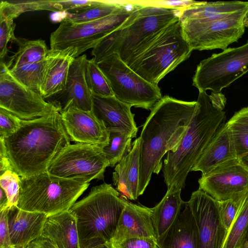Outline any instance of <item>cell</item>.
<instances>
[{"label":"cell","instance_id":"obj_1","mask_svg":"<svg viewBox=\"0 0 248 248\" xmlns=\"http://www.w3.org/2000/svg\"><path fill=\"white\" fill-rule=\"evenodd\" d=\"M197 101H185L165 95L155 105L140 135L139 195L143 194L153 173L163 168L162 158L174 152L197 109Z\"/></svg>","mask_w":248,"mask_h":248},{"label":"cell","instance_id":"obj_2","mask_svg":"<svg viewBox=\"0 0 248 248\" xmlns=\"http://www.w3.org/2000/svg\"><path fill=\"white\" fill-rule=\"evenodd\" d=\"M3 138L12 170L23 178L46 171L71 141L58 109L45 117L23 120L15 133Z\"/></svg>","mask_w":248,"mask_h":248},{"label":"cell","instance_id":"obj_3","mask_svg":"<svg viewBox=\"0 0 248 248\" xmlns=\"http://www.w3.org/2000/svg\"><path fill=\"white\" fill-rule=\"evenodd\" d=\"M198 106L178 146L167 153L163 172L168 189L182 190L186 178L217 130L225 122L224 107L199 91Z\"/></svg>","mask_w":248,"mask_h":248},{"label":"cell","instance_id":"obj_4","mask_svg":"<svg viewBox=\"0 0 248 248\" xmlns=\"http://www.w3.org/2000/svg\"><path fill=\"white\" fill-rule=\"evenodd\" d=\"M127 201L111 185L94 186L69 211L75 217L80 248L109 243Z\"/></svg>","mask_w":248,"mask_h":248},{"label":"cell","instance_id":"obj_5","mask_svg":"<svg viewBox=\"0 0 248 248\" xmlns=\"http://www.w3.org/2000/svg\"><path fill=\"white\" fill-rule=\"evenodd\" d=\"M192 51L179 16L145 40L125 63L143 79L158 85L167 74L188 59Z\"/></svg>","mask_w":248,"mask_h":248},{"label":"cell","instance_id":"obj_6","mask_svg":"<svg viewBox=\"0 0 248 248\" xmlns=\"http://www.w3.org/2000/svg\"><path fill=\"white\" fill-rule=\"evenodd\" d=\"M180 8L160 5L138 6L118 29L102 39L92 51L97 63L117 53L125 63L135 50L149 37L177 19Z\"/></svg>","mask_w":248,"mask_h":248},{"label":"cell","instance_id":"obj_7","mask_svg":"<svg viewBox=\"0 0 248 248\" xmlns=\"http://www.w3.org/2000/svg\"><path fill=\"white\" fill-rule=\"evenodd\" d=\"M20 179L17 206L47 215L69 210L89 186V183L58 177L47 171Z\"/></svg>","mask_w":248,"mask_h":248},{"label":"cell","instance_id":"obj_8","mask_svg":"<svg viewBox=\"0 0 248 248\" xmlns=\"http://www.w3.org/2000/svg\"><path fill=\"white\" fill-rule=\"evenodd\" d=\"M137 6L138 3H126L115 14L89 22L76 23L63 18L50 34V50H65L73 58L78 57L123 24Z\"/></svg>","mask_w":248,"mask_h":248},{"label":"cell","instance_id":"obj_9","mask_svg":"<svg viewBox=\"0 0 248 248\" xmlns=\"http://www.w3.org/2000/svg\"><path fill=\"white\" fill-rule=\"evenodd\" d=\"M114 96L131 107L151 110L162 98L158 85L143 79L124 63L117 53L97 63Z\"/></svg>","mask_w":248,"mask_h":248},{"label":"cell","instance_id":"obj_10","mask_svg":"<svg viewBox=\"0 0 248 248\" xmlns=\"http://www.w3.org/2000/svg\"><path fill=\"white\" fill-rule=\"evenodd\" d=\"M248 8L212 20L179 16L184 36L192 50L227 48L242 37Z\"/></svg>","mask_w":248,"mask_h":248},{"label":"cell","instance_id":"obj_11","mask_svg":"<svg viewBox=\"0 0 248 248\" xmlns=\"http://www.w3.org/2000/svg\"><path fill=\"white\" fill-rule=\"evenodd\" d=\"M248 72V41L243 45L214 53L197 65L192 85L199 92L219 93Z\"/></svg>","mask_w":248,"mask_h":248},{"label":"cell","instance_id":"obj_12","mask_svg":"<svg viewBox=\"0 0 248 248\" xmlns=\"http://www.w3.org/2000/svg\"><path fill=\"white\" fill-rule=\"evenodd\" d=\"M103 148L83 143L70 144L58 154L47 171L58 177L89 183L93 179L103 180L109 165Z\"/></svg>","mask_w":248,"mask_h":248},{"label":"cell","instance_id":"obj_13","mask_svg":"<svg viewBox=\"0 0 248 248\" xmlns=\"http://www.w3.org/2000/svg\"><path fill=\"white\" fill-rule=\"evenodd\" d=\"M0 67V108L25 121L45 117L58 110L40 93L18 82L5 63L1 61Z\"/></svg>","mask_w":248,"mask_h":248},{"label":"cell","instance_id":"obj_14","mask_svg":"<svg viewBox=\"0 0 248 248\" xmlns=\"http://www.w3.org/2000/svg\"><path fill=\"white\" fill-rule=\"evenodd\" d=\"M187 202L196 223L199 248H223L227 232L220 218L218 202L199 188Z\"/></svg>","mask_w":248,"mask_h":248},{"label":"cell","instance_id":"obj_15","mask_svg":"<svg viewBox=\"0 0 248 248\" xmlns=\"http://www.w3.org/2000/svg\"><path fill=\"white\" fill-rule=\"evenodd\" d=\"M199 188L217 201L233 199L248 190V170L236 158L199 179Z\"/></svg>","mask_w":248,"mask_h":248},{"label":"cell","instance_id":"obj_16","mask_svg":"<svg viewBox=\"0 0 248 248\" xmlns=\"http://www.w3.org/2000/svg\"><path fill=\"white\" fill-rule=\"evenodd\" d=\"M60 112L71 141L103 147L108 144V132L92 110L85 111L78 108L70 102Z\"/></svg>","mask_w":248,"mask_h":248},{"label":"cell","instance_id":"obj_17","mask_svg":"<svg viewBox=\"0 0 248 248\" xmlns=\"http://www.w3.org/2000/svg\"><path fill=\"white\" fill-rule=\"evenodd\" d=\"M87 56L83 54L75 58L70 65L65 89L46 100L56 107L59 112L69 102L80 109H92L91 94L85 77Z\"/></svg>","mask_w":248,"mask_h":248},{"label":"cell","instance_id":"obj_18","mask_svg":"<svg viewBox=\"0 0 248 248\" xmlns=\"http://www.w3.org/2000/svg\"><path fill=\"white\" fill-rule=\"evenodd\" d=\"M92 109L94 116L107 130L118 129L135 138L138 130L131 106L113 96H102L92 93Z\"/></svg>","mask_w":248,"mask_h":248},{"label":"cell","instance_id":"obj_19","mask_svg":"<svg viewBox=\"0 0 248 248\" xmlns=\"http://www.w3.org/2000/svg\"><path fill=\"white\" fill-rule=\"evenodd\" d=\"M134 237H151L156 239L153 220L152 208L127 201L121 214L111 242L113 246Z\"/></svg>","mask_w":248,"mask_h":248},{"label":"cell","instance_id":"obj_20","mask_svg":"<svg viewBox=\"0 0 248 248\" xmlns=\"http://www.w3.org/2000/svg\"><path fill=\"white\" fill-rule=\"evenodd\" d=\"M47 215L27 211L12 206L7 208V219L12 244L15 248H26L41 236Z\"/></svg>","mask_w":248,"mask_h":248},{"label":"cell","instance_id":"obj_21","mask_svg":"<svg viewBox=\"0 0 248 248\" xmlns=\"http://www.w3.org/2000/svg\"><path fill=\"white\" fill-rule=\"evenodd\" d=\"M238 158L234 141L226 123H223L191 170L200 171L202 176L230 160Z\"/></svg>","mask_w":248,"mask_h":248},{"label":"cell","instance_id":"obj_22","mask_svg":"<svg viewBox=\"0 0 248 248\" xmlns=\"http://www.w3.org/2000/svg\"><path fill=\"white\" fill-rule=\"evenodd\" d=\"M158 248H199L197 227L187 202H185L176 218L156 238Z\"/></svg>","mask_w":248,"mask_h":248},{"label":"cell","instance_id":"obj_23","mask_svg":"<svg viewBox=\"0 0 248 248\" xmlns=\"http://www.w3.org/2000/svg\"><path fill=\"white\" fill-rule=\"evenodd\" d=\"M132 145L130 152L115 166L112 180L123 198L136 200L140 196V138H137Z\"/></svg>","mask_w":248,"mask_h":248},{"label":"cell","instance_id":"obj_24","mask_svg":"<svg viewBox=\"0 0 248 248\" xmlns=\"http://www.w3.org/2000/svg\"><path fill=\"white\" fill-rule=\"evenodd\" d=\"M41 235L56 248H80L76 220L69 210L47 215Z\"/></svg>","mask_w":248,"mask_h":248},{"label":"cell","instance_id":"obj_25","mask_svg":"<svg viewBox=\"0 0 248 248\" xmlns=\"http://www.w3.org/2000/svg\"><path fill=\"white\" fill-rule=\"evenodd\" d=\"M248 8V1H198L195 4L183 7L181 17L202 20L219 18Z\"/></svg>","mask_w":248,"mask_h":248},{"label":"cell","instance_id":"obj_26","mask_svg":"<svg viewBox=\"0 0 248 248\" xmlns=\"http://www.w3.org/2000/svg\"><path fill=\"white\" fill-rule=\"evenodd\" d=\"M181 190L168 189L161 201L152 208L156 238L168 229L178 215L185 202L181 197Z\"/></svg>","mask_w":248,"mask_h":248},{"label":"cell","instance_id":"obj_27","mask_svg":"<svg viewBox=\"0 0 248 248\" xmlns=\"http://www.w3.org/2000/svg\"><path fill=\"white\" fill-rule=\"evenodd\" d=\"M73 58L65 51H58L48 69L41 94L46 100L62 92L65 88Z\"/></svg>","mask_w":248,"mask_h":248},{"label":"cell","instance_id":"obj_28","mask_svg":"<svg viewBox=\"0 0 248 248\" xmlns=\"http://www.w3.org/2000/svg\"><path fill=\"white\" fill-rule=\"evenodd\" d=\"M58 51L49 50L44 60L9 69L12 76L24 86L41 94L50 65Z\"/></svg>","mask_w":248,"mask_h":248},{"label":"cell","instance_id":"obj_29","mask_svg":"<svg viewBox=\"0 0 248 248\" xmlns=\"http://www.w3.org/2000/svg\"><path fill=\"white\" fill-rule=\"evenodd\" d=\"M15 42L19 46L17 51L6 63L9 69L40 62L47 57L49 50L45 41L41 39L28 40L16 38Z\"/></svg>","mask_w":248,"mask_h":248},{"label":"cell","instance_id":"obj_30","mask_svg":"<svg viewBox=\"0 0 248 248\" xmlns=\"http://www.w3.org/2000/svg\"><path fill=\"white\" fill-rule=\"evenodd\" d=\"M248 231V190L243 195L237 216L228 232L223 248H241Z\"/></svg>","mask_w":248,"mask_h":248},{"label":"cell","instance_id":"obj_31","mask_svg":"<svg viewBox=\"0 0 248 248\" xmlns=\"http://www.w3.org/2000/svg\"><path fill=\"white\" fill-rule=\"evenodd\" d=\"M227 123L239 158L248 154V107L235 112Z\"/></svg>","mask_w":248,"mask_h":248},{"label":"cell","instance_id":"obj_32","mask_svg":"<svg viewBox=\"0 0 248 248\" xmlns=\"http://www.w3.org/2000/svg\"><path fill=\"white\" fill-rule=\"evenodd\" d=\"M108 144L103 148V152L109 166H115L132 149V138L126 133L118 129L108 130Z\"/></svg>","mask_w":248,"mask_h":248},{"label":"cell","instance_id":"obj_33","mask_svg":"<svg viewBox=\"0 0 248 248\" xmlns=\"http://www.w3.org/2000/svg\"><path fill=\"white\" fill-rule=\"evenodd\" d=\"M126 3H116L102 1L101 3L80 13L69 14L64 19L76 23L95 20L115 14L126 6Z\"/></svg>","mask_w":248,"mask_h":248},{"label":"cell","instance_id":"obj_34","mask_svg":"<svg viewBox=\"0 0 248 248\" xmlns=\"http://www.w3.org/2000/svg\"><path fill=\"white\" fill-rule=\"evenodd\" d=\"M85 77L91 93L102 96L114 95L107 79L93 58L88 60Z\"/></svg>","mask_w":248,"mask_h":248},{"label":"cell","instance_id":"obj_35","mask_svg":"<svg viewBox=\"0 0 248 248\" xmlns=\"http://www.w3.org/2000/svg\"><path fill=\"white\" fill-rule=\"evenodd\" d=\"M20 176L11 170H8L0 175V187L7 195L9 207L17 205L20 192Z\"/></svg>","mask_w":248,"mask_h":248},{"label":"cell","instance_id":"obj_36","mask_svg":"<svg viewBox=\"0 0 248 248\" xmlns=\"http://www.w3.org/2000/svg\"><path fill=\"white\" fill-rule=\"evenodd\" d=\"M243 194L233 199L217 201L220 218L227 234L238 212Z\"/></svg>","mask_w":248,"mask_h":248},{"label":"cell","instance_id":"obj_37","mask_svg":"<svg viewBox=\"0 0 248 248\" xmlns=\"http://www.w3.org/2000/svg\"><path fill=\"white\" fill-rule=\"evenodd\" d=\"M16 25L14 20L0 17V58H4L8 52L7 45L9 42H15L14 34Z\"/></svg>","mask_w":248,"mask_h":248},{"label":"cell","instance_id":"obj_38","mask_svg":"<svg viewBox=\"0 0 248 248\" xmlns=\"http://www.w3.org/2000/svg\"><path fill=\"white\" fill-rule=\"evenodd\" d=\"M23 120L0 108V137L6 138L15 133L21 127Z\"/></svg>","mask_w":248,"mask_h":248},{"label":"cell","instance_id":"obj_39","mask_svg":"<svg viewBox=\"0 0 248 248\" xmlns=\"http://www.w3.org/2000/svg\"><path fill=\"white\" fill-rule=\"evenodd\" d=\"M110 248H157L156 239L151 237H134L125 239Z\"/></svg>","mask_w":248,"mask_h":248},{"label":"cell","instance_id":"obj_40","mask_svg":"<svg viewBox=\"0 0 248 248\" xmlns=\"http://www.w3.org/2000/svg\"><path fill=\"white\" fill-rule=\"evenodd\" d=\"M7 209L0 211V248H15L12 244L7 219Z\"/></svg>","mask_w":248,"mask_h":248},{"label":"cell","instance_id":"obj_41","mask_svg":"<svg viewBox=\"0 0 248 248\" xmlns=\"http://www.w3.org/2000/svg\"><path fill=\"white\" fill-rule=\"evenodd\" d=\"M12 169L8 156L4 138L0 137V174Z\"/></svg>","mask_w":248,"mask_h":248},{"label":"cell","instance_id":"obj_42","mask_svg":"<svg viewBox=\"0 0 248 248\" xmlns=\"http://www.w3.org/2000/svg\"><path fill=\"white\" fill-rule=\"evenodd\" d=\"M26 248H56L47 238L40 236L31 242Z\"/></svg>","mask_w":248,"mask_h":248},{"label":"cell","instance_id":"obj_43","mask_svg":"<svg viewBox=\"0 0 248 248\" xmlns=\"http://www.w3.org/2000/svg\"><path fill=\"white\" fill-rule=\"evenodd\" d=\"M8 206V200L7 195L3 190L0 187V212L7 209Z\"/></svg>","mask_w":248,"mask_h":248},{"label":"cell","instance_id":"obj_44","mask_svg":"<svg viewBox=\"0 0 248 248\" xmlns=\"http://www.w3.org/2000/svg\"><path fill=\"white\" fill-rule=\"evenodd\" d=\"M241 164L248 170V154L238 158Z\"/></svg>","mask_w":248,"mask_h":248},{"label":"cell","instance_id":"obj_45","mask_svg":"<svg viewBox=\"0 0 248 248\" xmlns=\"http://www.w3.org/2000/svg\"><path fill=\"white\" fill-rule=\"evenodd\" d=\"M94 248H109L108 244L100 245Z\"/></svg>","mask_w":248,"mask_h":248},{"label":"cell","instance_id":"obj_46","mask_svg":"<svg viewBox=\"0 0 248 248\" xmlns=\"http://www.w3.org/2000/svg\"><path fill=\"white\" fill-rule=\"evenodd\" d=\"M241 248H248V242L245 243Z\"/></svg>","mask_w":248,"mask_h":248},{"label":"cell","instance_id":"obj_47","mask_svg":"<svg viewBox=\"0 0 248 248\" xmlns=\"http://www.w3.org/2000/svg\"><path fill=\"white\" fill-rule=\"evenodd\" d=\"M244 24H245V27H248V21H245Z\"/></svg>","mask_w":248,"mask_h":248},{"label":"cell","instance_id":"obj_48","mask_svg":"<svg viewBox=\"0 0 248 248\" xmlns=\"http://www.w3.org/2000/svg\"><path fill=\"white\" fill-rule=\"evenodd\" d=\"M248 242V231L246 236V243Z\"/></svg>","mask_w":248,"mask_h":248},{"label":"cell","instance_id":"obj_49","mask_svg":"<svg viewBox=\"0 0 248 248\" xmlns=\"http://www.w3.org/2000/svg\"><path fill=\"white\" fill-rule=\"evenodd\" d=\"M246 21H248V16H247V17H246V18L245 19V20Z\"/></svg>","mask_w":248,"mask_h":248},{"label":"cell","instance_id":"obj_50","mask_svg":"<svg viewBox=\"0 0 248 248\" xmlns=\"http://www.w3.org/2000/svg\"><path fill=\"white\" fill-rule=\"evenodd\" d=\"M157 248H158V247H157Z\"/></svg>","mask_w":248,"mask_h":248}]
</instances>
